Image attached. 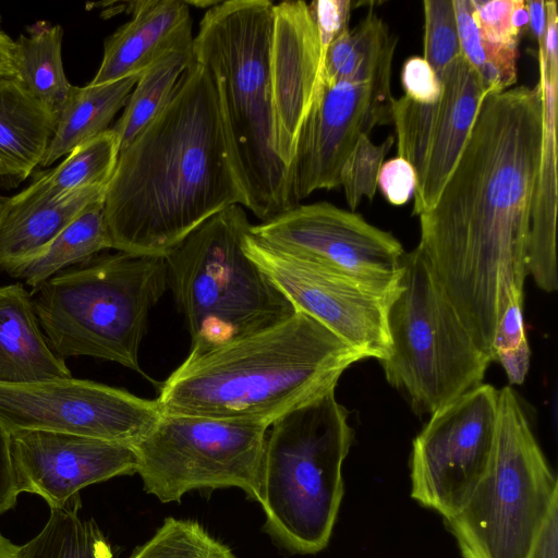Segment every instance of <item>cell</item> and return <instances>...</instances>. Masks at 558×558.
<instances>
[{
    "instance_id": "cell-1",
    "label": "cell",
    "mask_w": 558,
    "mask_h": 558,
    "mask_svg": "<svg viewBox=\"0 0 558 558\" xmlns=\"http://www.w3.org/2000/svg\"><path fill=\"white\" fill-rule=\"evenodd\" d=\"M542 141L538 83L486 93L436 203L418 216L416 247L492 362L504 311L524 299Z\"/></svg>"
},
{
    "instance_id": "cell-2",
    "label": "cell",
    "mask_w": 558,
    "mask_h": 558,
    "mask_svg": "<svg viewBox=\"0 0 558 558\" xmlns=\"http://www.w3.org/2000/svg\"><path fill=\"white\" fill-rule=\"evenodd\" d=\"M246 206L216 81L193 60L170 100L119 153L104 198L112 248L165 256L207 219Z\"/></svg>"
},
{
    "instance_id": "cell-3",
    "label": "cell",
    "mask_w": 558,
    "mask_h": 558,
    "mask_svg": "<svg viewBox=\"0 0 558 558\" xmlns=\"http://www.w3.org/2000/svg\"><path fill=\"white\" fill-rule=\"evenodd\" d=\"M366 359L312 316L280 324L199 354H189L160 385L162 414L274 422L335 390Z\"/></svg>"
},
{
    "instance_id": "cell-4",
    "label": "cell",
    "mask_w": 558,
    "mask_h": 558,
    "mask_svg": "<svg viewBox=\"0 0 558 558\" xmlns=\"http://www.w3.org/2000/svg\"><path fill=\"white\" fill-rule=\"evenodd\" d=\"M274 3L226 0L208 9L194 60L213 74L232 163L246 208L266 221L293 207L289 170L275 151L270 80Z\"/></svg>"
},
{
    "instance_id": "cell-5",
    "label": "cell",
    "mask_w": 558,
    "mask_h": 558,
    "mask_svg": "<svg viewBox=\"0 0 558 558\" xmlns=\"http://www.w3.org/2000/svg\"><path fill=\"white\" fill-rule=\"evenodd\" d=\"M169 289L165 256L97 255L33 289L40 328L62 360L92 356L142 372L149 311Z\"/></svg>"
},
{
    "instance_id": "cell-6",
    "label": "cell",
    "mask_w": 558,
    "mask_h": 558,
    "mask_svg": "<svg viewBox=\"0 0 558 558\" xmlns=\"http://www.w3.org/2000/svg\"><path fill=\"white\" fill-rule=\"evenodd\" d=\"M348 416L331 390L279 417L267 434L257 501L267 532L292 553L316 554L330 539L353 438Z\"/></svg>"
},
{
    "instance_id": "cell-7",
    "label": "cell",
    "mask_w": 558,
    "mask_h": 558,
    "mask_svg": "<svg viewBox=\"0 0 558 558\" xmlns=\"http://www.w3.org/2000/svg\"><path fill=\"white\" fill-rule=\"evenodd\" d=\"M241 205L217 213L165 255L169 288L199 354L274 327L296 308L251 260Z\"/></svg>"
},
{
    "instance_id": "cell-8",
    "label": "cell",
    "mask_w": 558,
    "mask_h": 558,
    "mask_svg": "<svg viewBox=\"0 0 558 558\" xmlns=\"http://www.w3.org/2000/svg\"><path fill=\"white\" fill-rule=\"evenodd\" d=\"M558 483L509 386L498 390L488 466L463 507L445 520L463 558H527Z\"/></svg>"
},
{
    "instance_id": "cell-9",
    "label": "cell",
    "mask_w": 558,
    "mask_h": 558,
    "mask_svg": "<svg viewBox=\"0 0 558 558\" xmlns=\"http://www.w3.org/2000/svg\"><path fill=\"white\" fill-rule=\"evenodd\" d=\"M387 326L391 351L380 364L416 415L433 414L482 384L492 360L472 339L417 247L404 255Z\"/></svg>"
},
{
    "instance_id": "cell-10",
    "label": "cell",
    "mask_w": 558,
    "mask_h": 558,
    "mask_svg": "<svg viewBox=\"0 0 558 558\" xmlns=\"http://www.w3.org/2000/svg\"><path fill=\"white\" fill-rule=\"evenodd\" d=\"M268 426L162 414L134 449L145 492L162 502L193 489L238 487L257 500Z\"/></svg>"
},
{
    "instance_id": "cell-11",
    "label": "cell",
    "mask_w": 558,
    "mask_h": 558,
    "mask_svg": "<svg viewBox=\"0 0 558 558\" xmlns=\"http://www.w3.org/2000/svg\"><path fill=\"white\" fill-rule=\"evenodd\" d=\"M498 390L481 384L430 414L413 440L411 497L444 519L466 502L492 458Z\"/></svg>"
},
{
    "instance_id": "cell-12",
    "label": "cell",
    "mask_w": 558,
    "mask_h": 558,
    "mask_svg": "<svg viewBox=\"0 0 558 558\" xmlns=\"http://www.w3.org/2000/svg\"><path fill=\"white\" fill-rule=\"evenodd\" d=\"M251 233L287 255L342 271L388 299L398 292L402 244L355 211L327 202L296 204L252 225Z\"/></svg>"
},
{
    "instance_id": "cell-13",
    "label": "cell",
    "mask_w": 558,
    "mask_h": 558,
    "mask_svg": "<svg viewBox=\"0 0 558 558\" xmlns=\"http://www.w3.org/2000/svg\"><path fill=\"white\" fill-rule=\"evenodd\" d=\"M161 415L157 400L87 379L0 384V424L9 434L39 429L134 447Z\"/></svg>"
},
{
    "instance_id": "cell-14",
    "label": "cell",
    "mask_w": 558,
    "mask_h": 558,
    "mask_svg": "<svg viewBox=\"0 0 558 558\" xmlns=\"http://www.w3.org/2000/svg\"><path fill=\"white\" fill-rule=\"evenodd\" d=\"M242 247L296 311L315 318L366 357L380 362L389 356L387 311L393 298L375 292L342 271L277 251L251 230Z\"/></svg>"
},
{
    "instance_id": "cell-15",
    "label": "cell",
    "mask_w": 558,
    "mask_h": 558,
    "mask_svg": "<svg viewBox=\"0 0 558 558\" xmlns=\"http://www.w3.org/2000/svg\"><path fill=\"white\" fill-rule=\"evenodd\" d=\"M440 95L433 104L408 96L393 98L391 122L397 156L415 172L413 215L437 201L472 129L486 92L481 78L461 53L439 74Z\"/></svg>"
},
{
    "instance_id": "cell-16",
    "label": "cell",
    "mask_w": 558,
    "mask_h": 558,
    "mask_svg": "<svg viewBox=\"0 0 558 558\" xmlns=\"http://www.w3.org/2000/svg\"><path fill=\"white\" fill-rule=\"evenodd\" d=\"M391 77L323 85L300 130L289 168L293 206L317 190L340 186V172L362 135L391 122Z\"/></svg>"
},
{
    "instance_id": "cell-17",
    "label": "cell",
    "mask_w": 558,
    "mask_h": 558,
    "mask_svg": "<svg viewBox=\"0 0 558 558\" xmlns=\"http://www.w3.org/2000/svg\"><path fill=\"white\" fill-rule=\"evenodd\" d=\"M17 489L65 506L84 487L136 473L134 447L74 434L28 429L10 434Z\"/></svg>"
},
{
    "instance_id": "cell-18",
    "label": "cell",
    "mask_w": 558,
    "mask_h": 558,
    "mask_svg": "<svg viewBox=\"0 0 558 558\" xmlns=\"http://www.w3.org/2000/svg\"><path fill=\"white\" fill-rule=\"evenodd\" d=\"M323 52L304 1L274 4L270 80L275 151L290 168L300 130L322 90Z\"/></svg>"
},
{
    "instance_id": "cell-19",
    "label": "cell",
    "mask_w": 558,
    "mask_h": 558,
    "mask_svg": "<svg viewBox=\"0 0 558 558\" xmlns=\"http://www.w3.org/2000/svg\"><path fill=\"white\" fill-rule=\"evenodd\" d=\"M558 14L546 9L544 36L538 41L539 80L543 100V141L534 187L526 256L527 275L538 288L554 292L558 288L556 254L557 181V89Z\"/></svg>"
},
{
    "instance_id": "cell-20",
    "label": "cell",
    "mask_w": 558,
    "mask_h": 558,
    "mask_svg": "<svg viewBox=\"0 0 558 558\" xmlns=\"http://www.w3.org/2000/svg\"><path fill=\"white\" fill-rule=\"evenodd\" d=\"M132 19L106 38L104 54L90 85L140 74L162 54L192 49V17L185 0L129 2Z\"/></svg>"
},
{
    "instance_id": "cell-21",
    "label": "cell",
    "mask_w": 558,
    "mask_h": 558,
    "mask_svg": "<svg viewBox=\"0 0 558 558\" xmlns=\"http://www.w3.org/2000/svg\"><path fill=\"white\" fill-rule=\"evenodd\" d=\"M107 186H93L50 199L29 184L10 196L0 216V270L39 254L90 205L104 199Z\"/></svg>"
},
{
    "instance_id": "cell-22",
    "label": "cell",
    "mask_w": 558,
    "mask_h": 558,
    "mask_svg": "<svg viewBox=\"0 0 558 558\" xmlns=\"http://www.w3.org/2000/svg\"><path fill=\"white\" fill-rule=\"evenodd\" d=\"M72 377L50 348L22 283L0 287V384L26 385Z\"/></svg>"
},
{
    "instance_id": "cell-23",
    "label": "cell",
    "mask_w": 558,
    "mask_h": 558,
    "mask_svg": "<svg viewBox=\"0 0 558 558\" xmlns=\"http://www.w3.org/2000/svg\"><path fill=\"white\" fill-rule=\"evenodd\" d=\"M57 114L16 77L0 75V186L16 187L45 156Z\"/></svg>"
},
{
    "instance_id": "cell-24",
    "label": "cell",
    "mask_w": 558,
    "mask_h": 558,
    "mask_svg": "<svg viewBox=\"0 0 558 558\" xmlns=\"http://www.w3.org/2000/svg\"><path fill=\"white\" fill-rule=\"evenodd\" d=\"M138 76L78 87L71 86L60 108L56 128L39 165L47 168L75 147L109 130L116 114L124 108Z\"/></svg>"
},
{
    "instance_id": "cell-25",
    "label": "cell",
    "mask_w": 558,
    "mask_h": 558,
    "mask_svg": "<svg viewBox=\"0 0 558 558\" xmlns=\"http://www.w3.org/2000/svg\"><path fill=\"white\" fill-rule=\"evenodd\" d=\"M397 40L388 26L369 9L365 17L327 48L320 84L367 83L391 77Z\"/></svg>"
},
{
    "instance_id": "cell-26",
    "label": "cell",
    "mask_w": 558,
    "mask_h": 558,
    "mask_svg": "<svg viewBox=\"0 0 558 558\" xmlns=\"http://www.w3.org/2000/svg\"><path fill=\"white\" fill-rule=\"evenodd\" d=\"M108 248H112V241L105 220L104 199H100L64 228L39 254L5 272L36 289L58 272L83 264Z\"/></svg>"
},
{
    "instance_id": "cell-27",
    "label": "cell",
    "mask_w": 558,
    "mask_h": 558,
    "mask_svg": "<svg viewBox=\"0 0 558 558\" xmlns=\"http://www.w3.org/2000/svg\"><path fill=\"white\" fill-rule=\"evenodd\" d=\"M14 40L16 77L47 108L58 112L71 88L63 68L61 25L38 22Z\"/></svg>"
},
{
    "instance_id": "cell-28",
    "label": "cell",
    "mask_w": 558,
    "mask_h": 558,
    "mask_svg": "<svg viewBox=\"0 0 558 558\" xmlns=\"http://www.w3.org/2000/svg\"><path fill=\"white\" fill-rule=\"evenodd\" d=\"M483 51L487 62L485 92H500L517 82L521 29L529 24L525 1L473 0Z\"/></svg>"
},
{
    "instance_id": "cell-29",
    "label": "cell",
    "mask_w": 558,
    "mask_h": 558,
    "mask_svg": "<svg viewBox=\"0 0 558 558\" xmlns=\"http://www.w3.org/2000/svg\"><path fill=\"white\" fill-rule=\"evenodd\" d=\"M193 60V48L172 50L162 54L140 74L122 114L111 128L117 134L120 151L126 148L163 109Z\"/></svg>"
},
{
    "instance_id": "cell-30",
    "label": "cell",
    "mask_w": 558,
    "mask_h": 558,
    "mask_svg": "<svg viewBox=\"0 0 558 558\" xmlns=\"http://www.w3.org/2000/svg\"><path fill=\"white\" fill-rule=\"evenodd\" d=\"M119 153L117 134L110 128L75 147L57 167L33 174L29 185L50 199L86 187L108 186Z\"/></svg>"
},
{
    "instance_id": "cell-31",
    "label": "cell",
    "mask_w": 558,
    "mask_h": 558,
    "mask_svg": "<svg viewBox=\"0 0 558 558\" xmlns=\"http://www.w3.org/2000/svg\"><path fill=\"white\" fill-rule=\"evenodd\" d=\"M80 496L50 509L44 529L20 546V558H113L106 537L94 520L78 514Z\"/></svg>"
},
{
    "instance_id": "cell-32",
    "label": "cell",
    "mask_w": 558,
    "mask_h": 558,
    "mask_svg": "<svg viewBox=\"0 0 558 558\" xmlns=\"http://www.w3.org/2000/svg\"><path fill=\"white\" fill-rule=\"evenodd\" d=\"M130 558H236L198 522L167 518L155 535Z\"/></svg>"
},
{
    "instance_id": "cell-33",
    "label": "cell",
    "mask_w": 558,
    "mask_h": 558,
    "mask_svg": "<svg viewBox=\"0 0 558 558\" xmlns=\"http://www.w3.org/2000/svg\"><path fill=\"white\" fill-rule=\"evenodd\" d=\"M395 141V135H389L376 145L364 134L348 156L340 172V186L350 211H355L364 197L374 198L380 168Z\"/></svg>"
},
{
    "instance_id": "cell-34",
    "label": "cell",
    "mask_w": 558,
    "mask_h": 558,
    "mask_svg": "<svg viewBox=\"0 0 558 558\" xmlns=\"http://www.w3.org/2000/svg\"><path fill=\"white\" fill-rule=\"evenodd\" d=\"M523 298H514L504 311L494 342L493 360L504 367L512 385H521L530 368L531 351L525 336L522 307Z\"/></svg>"
},
{
    "instance_id": "cell-35",
    "label": "cell",
    "mask_w": 558,
    "mask_h": 558,
    "mask_svg": "<svg viewBox=\"0 0 558 558\" xmlns=\"http://www.w3.org/2000/svg\"><path fill=\"white\" fill-rule=\"evenodd\" d=\"M423 5V58L439 76L461 54L453 0H426Z\"/></svg>"
},
{
    "instance_id": "cell-36",
    "label": "cell",
    "mask_w": 558,
    "mask_h": 558,
    "mask_svg": "<svg viewBox=\"0 0 558 558\" xmlns=\"http://www.w3.org/2000/svg\"><path fill=\"white\" fill-rule=\"evenodd\" d=\"M308 5L316 25L323 60L329 45L349 29L350 0H316Z\"/></svg>"
},
{
    "instance_id": "cell-37",
    "label": "cell",
    "mask_w": 558,
    "mask_h": 558,
    "mask_svg": "<svg viewBox=\"0 0 558 558\" xmlns=\"http://www.w3.org/2000/svg\"><path fill=\"white\" fill-rule=\"evenodd\" d=\"M401 83L405 96L421 104H433L440 95L439 78L423 57L405 60L401 70Z\"/></svg>"
},
{
    "instance_id": "cell-38",
    "label": "cell",
    "mask_w": 558,
    "mask_h": 558,
    "mask_svg": "<svg viewBox=\"0 0 558 558\" xmlns=\"http://www.w3.org/2000/svg\"><path fill=\"white\" fill-rule=\"evenodd\" d=\"M377 186L390 204L400 206L408 203L415 190L413 167L398 156L385 161L378 174Z\"/></svg>"
},
{
    "instance_id": "cell-39",
    "label": "cell",
    "mask_w": 558,
    "mask_h": 558,
    "mask_svg": "<svg viewBox=\"0 0 558 558\" xmlns=\"http://www.w3.org/2000/svg\"><path fill=\"white\" fill-rule=\"evenodd\" d=\"M19 495L11 458L10 434L0 424V515L15 506Z\"/></svg>"
},
{
    "instance_id": "cell-40",
    "label": "cell",
    "mask_w": 558,
    "mask_h": 558,
    "mask_svg": "<svg viewBox=\"0 0 558 558\" xmlns=\"http://www.w3.org/2000/svg\"><path fill=\"white\" fill-rule=\"evenodd\" d=\"M527 558H558V502L551 507Z\"/></svg>"
},
{
    "instance_id": "cell-41",
    "label": "cell",
    "mask_w": 558,
    "mask_h": 558,
    "mask_svg": "<svg viewBox=\"0 0 558 558\" xmlns=\"http://www.w3.org/2000/svg\"><path fill=\"white\" fill-rule=\"evenodd\" d=\"M529 24L535 38L544 36L546 23L545 1H525Z\"/></svg>"
},
{
    "instance_id": "cell-42",
    "label": "cell",
    "mask_w": 558,
    "mask_h": 558,
    "mask_svg": "<svg viewBox=\"0 0 558 558\" xmlns=\"http://www.w3.org/2000/svg\"><path fill=\"white\" fill-rule=\"evenodd\" d=\"M14 40L0 27V75H15Z\"/></svg>"
},
{
    "instance_id": "cell-43",
    "label": "cell",
    "mask_w": 558,
    "mask_h": 558,
    "mask_svg": "<svg viewBox=\"0 0 558 558\" xmlns=\"http://www.w3.org/2000/svg\"><path fill=\"white\" fill-rule=\"evenodd\" d=\"M0 558H20V546L0 533Z\"/></svg>"
},
{
    "instance_id": "cell-44",
    "label": "cell",
    "mask_w": 558,
    "mask_h": 558,
    "mask_svg": "<svg viewBox=\"0 0 558 558\" xmlns=\"http://www.w3.org/2000/svg\"><path fill=\"white\" fill-rule=\"evenodd\" d=\"M185 2L189 4V7H196L198 9H206V11L215 5H217L218 3H220L221 1H218V0H196V1H192V0H185Z\"/></svg>"
},
{
    "instance_id": "cell-45",
    "label": "cell",
    "mask_w": 558,
    "mask_h": 558,
    "mask_svg": "<svg viewBox=\"0 0 558 558\" xmlns=\"http://www.w3.org/2000/svg\"><path fill=\"white\" fill-rule=\"evenodd\" d=\"M10 196H7L2 193H0V216L1 214L3 213L7 204H8V201H9Z\"/></svg>"
}]
</instances>
